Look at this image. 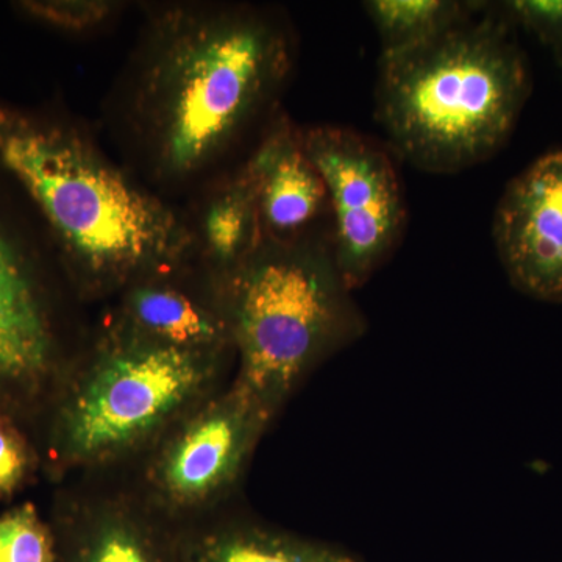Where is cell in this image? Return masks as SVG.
<instances>
[{"mask_svg":"<svg viewBox=\"0 0 562 562\" xmlns=\"http://www.w3.org/2000/svg\"><path fill=\"white\" fill-rule=\"evenodd\" d=\"M103 103L120 160L177 205L231 172L281 110L297 35L276 7L224 0L144 5Z\"/></svg>","mask_w":562,"mask_h":562,"instance_id":"obj_1","label":"cell"},{"mask_svg":"<svg viewBox=\"0 0 562 562\" xmlns=\"http://www.w3.org/2000/svg\"><path fill=\"white\" fill-rule=\"evenodd\" d=\"M0 165L46 222L77 301L110 302L140 273L194 257L181 205L111 157L85 121L0 99Z\"/></svg>","mask_w":562,"mask_h":562,"instance_id":"obj_2","label":"cell"},{"mask_svg":"<svg viewBox=\"0 0 562 562\" xmlns=\"http://www.w3.org/2000/svg\"><path fill=\"white\" fill-rule=\"evenodd\" d=\"M475 14L417 49L382 55L375 117L398 161L449 176L490 160L531 90L512 20Z\"/></svg>","mask_w":562,"mask_h":562,"instance_id":"obj_3","label":"cell"},{"mask_svg":"<svg viewBox=\"0 0 562 562\" xmlns=\"http://www.w3.org/2000/svg\"><path fill=\"white\" fill-rule=\"evenodd\" d=\"M233 373L235 355L173 349L101 322L50 403L47 468L57 479L131 468Z\"/></svg>","mask_w":562,"mask_h":562,"instance_id":"obj_4","label":"cell"},{"mask_svg":"<svg viewBox=\"0 0 562 562\" xmlns=\"http://www.w3.org/2000/svg\"><path fill=\"white\" fill-rule=\"evenodd\" d=\"M235 373L232 382L273 416L368 321L333 258L330 233L265 239L224 280Z\"/></svg>","mask_w":562,"mask_h":562,"instance_id":"obj_5","label":"cell"},{"mask_svg":"<svg viewBox=\"0 0 562 562\" xmlns=\"http://www.w3.org/2000/svg\"><path fill=\"white\" fill-rule=\"evenodd\" d=\"M273 419L231 380L117 473L162 519L187 527L228 505Z\"/></svg>","mask_w":562,"mask_h":562,"instance_id":"obj_6","label":"cell"},{"mask_svg":"<svg viewBox=\"0 0 562 562\" xmlns=\"http://www.w3.org/2000/svg\"><path fill=\"white\" fill-rule=\"evenodd\" d=\"M303 146L330 201V243L338 271L360 290L401 247L408 224L397 157L386 144L341 125L302 127Z\"/></svg>","mask_w":562,"mask_h":562,"instance_id":"obj_7","label":"cell"},{"mask_svg":"<svg viewBox=\"0 0 562 562\" xmlns=\"http://www.w3.org/2000/svg\"><path fill=\"white\" fill-rule=\"evenodd\" d=\"M81 349L65 344L38 258L0 211V409L50 403Z\"/></svg>","mask_w":562,"mask_h":562,"instance_id":"obj_8","label":"cell"},{"mask_svg":"<svg viewBox=\"0 0 562 562\" xmlns=\"http://www.w3.org/2000/svg\"><path fill=\"white\" fill-rule=\"evenodd\" d=\"M102 324L173 349L235 355L224 283L194 257L133 279L106 302Z\"/></svg>","mask_w":562,"mask_h":562,"instance_id":"obj_9","label":"cell"},{"mask_svg":"<svg viewBox=\"0 0 562 562\" xmlns=\"http://www.w3.org/2000/svg\"><path fill=\"white\" fill-rule=\"evenodd\" d=\"M57 562H179V530L121 473L85 476L54 520Z\"/></svg>","mask_w":562,"mask_h":562,"instance_id":"obj_10","label":"cell"},{"mask_svg":"<svg viewBox=\"0 0 562 562\" xmlns=\"http://www.w3.org/2000/svg\"><path fill=\"white\" fill-rule=\"evenodd\" d=\"M492 238L517 291L562 303V149L509 181L495 210Z\"/></svg>","mask_w":562,"mask_h":562,"instance_id":"obj_11","label":"cell"},{"mask_svg":"<svg viewBox=\"0 0 562 562\" xmlns=\"http://www.w3.org/2000/svg\"><path fill=\"white\" fill-rule=\"evenodd\" d=\"M243 166L257 192L265 239L297 241L330 233L327 187L306 154L301 125L286 111L269 124Z\"/></svg>","mask_w":562,"mask_h":562,"instance_id":"obj_12","label":"cell"},{"mask_svg":"<svg viewBox=\"0 0 562 562\" xmlns=\"http://www.w3.org/2000/svg\"><path fill=\"white\" fill-rule=\"evenodd\" d=\"M180 205L190 227L195 260L221 280L265 241L257 192L243 162Z\"/></svg>","mask_w":562,"mask_h":562,"instance_id":"obj_13","label":"cell"},{"mask_svg":"<svg viewBox=\"0 0 562 562\" xmlns=\"http://www.w3.org/2000/svg\"><path fill=\"white\" fill-rule=\"evenodd\" d=\"M179 562H361L331 543L227 512L179 530Z\"/></svg>","mask_w":562,"mask_h":562,"instance_id":"obj_14","label":"cell"},{"mask_svg":"<svg viewBox=\"0 0 562 562\" xmlns=\"http://www.w3.org/2000/svg\"><path fill=\"white\" fill-rule=\"evenodd\" d=\"M482 3L460 0H369L362 3L382 44V55H398L441 38L471 20Z\"/></svg>","mask_w":562,"mask_h":562,"instance_id":"obj_15","label":"cell"},{"mask_svg":"<svg viewBox=\"0 0 562 562\" xmlns=\"http://www.w3.org/2000/svg\"><path fill=\"white\" fill-rule=\"evenodd\" d=\"M16 5L27 20L81 40L110 32L128 9L121 0H25Z\"/></svg>","mask_w":562,"mask_h":562,"instance_id":"obj_16","label":"cell"},{"mask_svg":"<svg viewBox=\"0 0 562 562\" xmlns=\"http://www.w3.org/2000/svg\"><path fill=\"white\" fill-rule=\"evenodd\" d=\"M57 536L33 503L0 516V562H57Z\"/></svg>","mask_w":562,"mask_h":562,"instance_id":"obj_17","label":"cell"},{"mask_svg":"<svg viewBox=\"0 0 562 562\" xmlns=\"http://www.w3.org/2000/svg\"><path fill=\"white\" fill-rule=\"evenodd\" d=\"M38 461L20 420L0 409V501L14 497L29 483Z\"/></svg>","mask_w":562,"mask_h":562,"instance_id":"obj_18","label":"cell"},{"mask_svg":"<svg viewBox=\"0 0 562 562\" xmlns=\"http://www.w3.org/2000/svg\"><path fill=\"white\" fill-rule=\"evenodd\" d=\"M502 5L512 22L535 33L562 63V0H516Z\"/></svg>","mask_w":562,"mask_h":562,"instance_id":"obj_19","label":"cell"}]
</instances>
